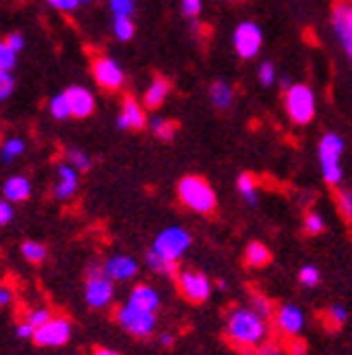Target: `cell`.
Listing matches in <instances>:
<instances>
[{"instance_id": "33", "label": "cell", "mask_w": 352, "mask_h": 355, "mask_svg": "<svg viewBox=\"0 0 352 355\" xmlns=\"http://www.w3.org/2000/svg\"><path fill=\"white\" fill-rule=\"evenodd\" d=\"M298 282H301L303 286H307V288L318 286V284H320V271L315 269V266L307 264V266H303L301 271H298Z\"/></svg>"}, {"instance_id": "24", "label": "cell", "mask_w": 352, "mask_h": 355, "mask_svg": "<svg viewBox=\"0 0 352 355\" xmlns=\"http://www.w3.org/2000/svg\"><path fill=\"white\" fill-rule=\"evenodd\" d=\"M26 152V141L22 137H9L3 148H0V158H3V163H13L15 158H20L22 154Z\"/></svg>"}, {"instance_id": "9", "label": "cell", "mask_w": 352, "mask_h": 355, "mask_svg": "<svg viewBox=\"0 0 352 355\" xmlns=\"http://www.w3.org/2000/svg\"><path fill=\"white\" fill-rule=\"evenodd\" d=\"M91 72L95 83L106 89V92H117V89L123 87V80H126V74H123L121 65L113 59V57H95L91 63Z\"/></svg>"}, {"instance_id": "5", "label": "cell", "mask_w": 352, "mask_h": 355, "mask_svg": "<svg viewBox=\"0 0 352 355\" xmlns=\"http://www.w3.org/2000/svg\"><path fill=\"white\" fill-rule=\"evenodd\" d=\"M190 243H192V236L188 230H184L180 225H171L156 236L151 250L171 262H178L188 252Z\"/></svg>"}, {"instance_id": "11", "label": "cell", "mask_w": 352, "mask_h": 355, "mask_svg": "<svg viewBox=\"0 0 352 355\" xmlns=\"http://www.w3.org/2000/svg\"><path fill=\"white\" fill-rule=\"evenodd\" d=\"M175 279H178L180 293L190 304H203V301H207L210 293H212V284L199 271H180Z\"/></svg>"}, {"instance_id": "22", "label": "cell", "mask_w": 352, "mask_h": 355, "mask_svg": "<svg viewBox=\"0 0 352 355\" xmlns=\"http://www.w3.org/2000/svg\"><path fill=\"white\" fill-rule=\"evenodd\" d=\"M270 250L263 243L259 241H253L246 245V252H244V260L249 266H255V269H259V266H266L270 262Z\"/></svg>"}, {"instance_id": "25", "label": "cell", "mask_w": 352, "mask_h": 355, "mask_svg": "<svg viewBox=\"0 0 352 355\" xmlns=\"http://www.w3.org/2000/svg\"><path fill=\"white\" fill-rule=\"evenodd\" d=\"M149 130L163 141H171L175 137V132H178V123L171 121V119H165V117H154L147 121Z\"/></svg>"}, {"instance_id": "40", "label": "cell", "mask_w": 352, "mask_h": 355, "mask_svg": "<svg viewBox=\"0 0 352 355\" xmlns=\"http://www.w3.org/2000/svg\"><path fill=\"white\" fill-rule=\"evenodd\" d=\"M13 89H15V78L11 72H5V69H0V102L11 98L13 94Z\"/></svg>"}, {"instance_id": "44", "label": "cell", "mask_w": 352, "mask_h": 355, "mask_svg": "<svg viewBox=\"0 0 352 355\" xmlns=\"http://www.w3.org/2000/svg\"><path fill=\"white\" fill-rule=\"evenodd\" d=\"M17 55H20V52L24 50V46H26V42H24V35L22 33H11V35H7V40H5Z\"/></svg>"}, {"instance_id": "27", "label": "cell", "mask_w": 352, "mask_h": 355, "mask_svg": "<svg viewBox=\"0 0 352 355\" xmlns=\"http://www.w3.org/2000/svg\"><path fill=\"white\" fill-rule=\"evenodd\" d=\"M65 158H67V163L72 165L78 173L91 169V158H89V154L82 152V150H78V148H69V150H65Z\"/></svg>"}, {"instance_id": "30", "label": "cell", "mask_w": 352, "mask_h": 355, "mask_svg": "<svg viewBox=\"0 0 352 355\" xmlns=\"http://www.w3.org/2000/svg\"><path fill=\"white\" fill-rule=\"evenodd\" d=\"M113 33L119 42H130L134 37V22L130 20V17H115Z\"/></svg>"}, {"instance_id": "38", "label": "cell", "mask_w": 352, "mask_h": 355, "mask_svg": "<svg viewBox=\"0 0 352 355\" xmlns=\"http://www.w3.org/2000/svg\"><path fill=\"white\" fill-rule=\"evenodd\" d=\"M50 318H52V312H50L48 308H35V310H30V312L26 314V323L37 329V327H41L44 323H48Z\"/></svg>"}, {"instance_id": "26", "label": "cell", "mask_w": 352, "mask_h": 355, "mask_svg": "<svg viewBox=\"0 0 352 355\" xmlns=\"http://www.w3.org/2000/svg\"><path fill=\"white\" fill-rule=\"evenodd\" d=\"M48 111H50L52 117L59 119V121H63V119H67V117H72V109H69V102H67L65 92L50 98V102H48Z\"/></svg>"}, {"instance_id": "23", "label": "cell", "mask_w": 352, "mask_h": 355, "mask_svg": "<svg viewBox=\"0 0 352 355\" xmlns=\"http://www.w3.org/2000/svg\"><path fill=\"white\" fill-rule=\"evenodd\" d=\"M210 100H212V104L216 106V109H227V106H230L232 100H234L232 87L227 85L225 80L212 83V87H210Z\"/></svg>"}, {"instance_id": "6", "label": "cell", "mask_w": 352, "mask_h": 355, "mask_svg": "<svg viewBox=\"0 0 352 355\" xmlns=\"http://www.w3.org/2000/svg\"><path fill=\"white\" fill-rule=\"evenodd\" d=\"M117 323L136 338H147L156 329V312L140 310L132 304H123L115 312Z\"/></svg>"}, {"instance_id": "49", "label": "cell", "mask_w": 352, "mask_h": 355, "mask_svg": "<svg viewBox=\"0 0 352 355\" xmlns=\"http://www.w3.org/2000/svg\"><path fill=\"white\" fill-rule=\"evenodd\" d=\"M342 9H344V17H346V24L352 33V5L346 3V0H342Z\"/></svg>"}, {"instance_id": "36", "label": "cell", "mask_w": 352, "mask_h": 355, "mask_svg": "<svg viewBox=\"0 0 352 355\" xmlns=\"http://www.w3.org/2000/svg\"><path fill=\"white\" fill-rule=\"evenodd\" d=\"M305 232L311 234V236L324 232V219H322V215H318V212H307V215H305Z\"/></svg>"}, {"instance_id": "51", "label": "cell", "mask_w": 352, "mask_h": 355, "mask_svg": "<svg viewBox=\"0 0 352 355\" xmlns=\"http://www.w3.org/2000/svg\"><path fill=\"white\" fill-rule=\"evenodd\" d=\"M91 355H121V353H117V351H113V349H104V347H100V349H95Z\"/></svg>"}, {"instance_id": "47", "label": "cell", "mask_w": 352, "mask_h": 355, "mask_svg": "<svg viewBox=\"0 0 352 355\" xmlns=\"http://www.w3.org/2000/svg\"><path fill=\"white\" fill-rule=\"evenodd\" d=\"M305 343L298 338V336H294V338L290 340V345H288V351H290V355H303L305 353Z\"/></svg>"}, {"instance_id": "53", "label": "cell", "mask_w": 352, "mask_h": 355, "mask_svg": "<svg viewBox=\"0 0 352 355\" xmlns=\"http://www.w3.org/2000/svg\"><path fill=\"white\" fill-rule=\"evenodd\" d=\"M216 286H219V291H225V288H227V282H225V279H219V282H216Z\"/></svg>"}, {"instance_id": "43", "label": "cell", "mask_w": 352, "mask_h": 355, "mask_svg": "<svg viewBox=\"0 0 352 355\" xmlns=\"http://www.w3.org/2000/svg\"><path fill=\"white\" fill-rule=\"evenodd\" d=\"M182 13L186 17H197L201 13V0H182Z\"/></svg>"}, {"instance_id": "28", "label": "cell", "mask_w": 352, "mask_h": 355, "mask_svg": "<svg viewBox=\"0 0 352 355\" xmlns=\"http://www.w3.org/2000/svg\"><path fill=\"white\" fill-rule=\"evenodd\" d=\"M238 191L246 200V204H257V184L251 173H242L238 178Z\"/></svg>"}, {"instance_id": "52", "label": "cell", "mask_w": 352, "mask_h": 355, "mask_svg": "<svg viewBox=\"0 0 352 355\" xmlns=\"http://www.w3.org/2000/svg\"><path fill=\"white\" fill-rule=\"evenodd\" d=\"M281 87H284V92H288V89L292 87V80L284 76V78H281Z\"/></svg>"}, {"instance_id": "48", "label": "cell", "mask_w": 352, "mask_h": 355, "mask_svg": "<svg viewBox=\"0 0 352 355\" xmlns=\"http://www.w3.org/2000/svg\"><path fill=\"white\" fill-rule=\"evenodd\" d=\"M255 355H281V351H279L277 345L268 343V345H259V349H257Z\"/></svg>"}, {"instance_id": "31", "label": "cell", "mask_w": 352, "mask_h": 355, "mask_svg": "<svg viewBox=\"0 0 352 355\" xmlns=\"http://www.w3.org/2000/svg\"><path fill=\"white\" fill-rule=\"evenodd\" d=\"M17 63V52L7 44V42H0V69L5 72H11Z\"/></svg>"}, {"instance_id": "3", "label": "cell", "mask_w": 352, "mask_h": 355, "mask_svg": "<svg viewBox=\"0 0 352 355\" xmlns=\"http://www.w3.org/2000/svg\"><path fill=\"white\" fill-rule=\"evenodd\" d=\"M115 297V282L104 271V262H91L86 266L84 279V301L93 310H102L111 306Z\"/></svg>"}, {"instance_id": "15", "label": "cell", "mask_w": 352, "mask_h": 355, "mask_svg": "<svg viewBox=\"0 0 352 355\" xmlns=\"http://www.w3.org/2000/svg\"><path fill=\"white\" fill-rule=\"evenodd\" d=\"M104 271L113 282H128L138 273V262L126 254H115L104 260Z\"/></svg>"}, {"instance_id": "37", "label": "cell", "mask_w": 352, "mask_h": 355, "mask_svg": "<svg viewBox=\"0 0 352 355\" xmlns=\"http://www.w3.org/2000/svg\"><path fill=\"white\" fill-rule=\"evenodd\" d=\"M337 208L346 221H352V191H337Z\"/></svg>"}, {"instance_id": "19", "label": "cell", "mask_w": 352, "mask_h": 355, "mask_svg": "<svg viewBox=\"0 0 352 355\" xmlns=\"http://www.w3.org/2000/svg\"><path fill=\"white\" fill-rule=\"evenodd\" d=\"M333 31H335L340 44L344 46L346 55H348V59H350V63H352V33H350V28H348V24H346L344 9H342V0H340V3L333 5Z\"/></svg>"}, {"instance_id": "7", "label": "cell", "mask_w": 352, "mask_h": 355, "mask_svg": "<svg viewBox=\"0 0 352 355\" xmlns=\"http://www.w3.org/2000/svg\"><path fill=\"white\" fill-rule=\"evenodd\" d=\"M286 111L292 117V121L301 123H309L315 115V98L313 92L307 85H292L286 92Z\"/></svg>"}, {"instance_id": "10", "label": "cell", "mask_w": 352, "mask_h": 355, "mask_svg": "<svg viewBox=\"0 0 352 355\" xmlns=\"http://www.w3.org/2000/svg\"><path fill=\"white\" fill-rule=\"evenodd\" d=\"M263 44L261 28L255 22H242L234 31V48L242 59H253L259 55Z\"/></svg>"}, {"instance_id": "12", "label": "cell", "mask_w": 352, "mask_h": 355, "mask_svg": "<svg viewBox=\"0 0 352 355\" xmlns=\"http://www.w3.org/2000/svg\"><path fill=\"white\" fill-rule=\"evenodd\" d=\"M275 323H277L281 334H286V336H290V338H294V336H298L305 327V314H303L301 308L294 306V304H284L275 312Z\"/></svg>"}, {"instance_id": "42", "label": "cell", "mask_w": 352, "mask_h": 355, "mask_svg": "<svg viewBox=\"0 0 352 355\" xmlns=\"http://www.w3.org/2000/svg\"><path fill=\"white\" fill-rule=\"evenodd\" d=\"M13 206H11V202H7V200H0V227H5V225H9L11 221H13Z\"/></svg>"}, {"instance_id": "13", "label": "cell", "mask_w": 352, "mask_h": 355, "mask_svg": "<svg viewBox=\"0 0 352 355\" xmlns=\"http://www.w3.org/2000/svg\"><path fill=\"white\" fill-rule=\"evenodd\" d=\"M76 191H78V171L67 161L59 163L57 182H55V189H52V195H55L59 202H69L76 195Z\"/></svg>"}, {"instance_id": "21", "label": "cell", "mask_w": 352, "mask_h": 355, "mask_svg": "<svg viewBox=\"0 0 352 355\" xmlns=\"http://www.w3.org/2000/svg\"><path fill=\"white\" fill-rule=\"evenodd\" d=\"M145 262H147V266L154 271V273H158V275H167V277H178V262H171V260H167V258H163L160 254H156L154 250H149L147 254H145Z\"/></svg>"}, {"instance_id": "39", "label": "cell", "mask_w": 352, "mask_h": 355, "mask_svg": "<svg viewBox=\"0 0 352 355\" xmlns=\"http://www.w3.org/2000/svg\"><path fill=\"white\" fill-rule=\"evenodd\" d=\"M346 318H348V310H346L344 306H340V304L331 306L328 312H326V321H328L333 327H342V325L346 323Z\"/></svg>"}, {"instance_id": "2", "label": "cell", "mask_w": 352, "mask_h": 355, "mask_svg": "<svg viewBox=\"0 0 352 355\" xmlns=\"http://www.w3.org/2000/svg\"><path fill=\"white\" fill-rule=\"evenodd\" d=\"M178 198L186 208L199 212V215H212L216 208V193L201 175L182 178L178 184Z\"/></svg>"}, {"instance_id": "20", "label": "cell", "mask_w": 352, "mask_h": 355, "mask_svg": "<svg viewBox=\"0 0 352 355\" xmlns=\"http://www.w3.org/2000/svg\"><path fill=\"white\" fill-rule=\"evenodd\" d=\"M171 92V85L167 78L163 76H156L151 80V85L145 89V96H143V104L147 106V109H158V106H163V102L167 100Z\"/></svg>"}, {"instance_id": "45", "label": "cell", "mask_w": 352, "mask_h": 355, "mask_svg": "<svg viewBox=\"0 0 352 355\" xmlns=\"http://www.w3.org/2000/svg\"><path fill=\"white\" fill-rule=\"evenodd\" d=\"M15 336H17V338H22V340H30L33 336H35V327H33V325H28L26 321H24V323H17V327H15Z\"/></svg>"}, {"instance_id": "16", "label": "cell", "mask_w": 352, "mask_h": 355, "mask_svg": "<svg viewBox=\"0 0 352 355\" xmlns=\"http://www.w3.org/2000/svg\"><path fill=\"white\" fill-rule=\"evenodd\" d=\"M117 126L121 130H140L147 126V117H145V111L143 106H140L134 98H126L123 100V106H121V113L117 117Z\"/></svg>"}, {"instance_id": "29", "label": "cell", "mask_w": 352, "mask_h": 355, "mask_svg": "<svg viewBox=\"0 0 352 355\" xmlns=\"http://www.w3.org/2000/svg\"><path fill=\"white\" fill-rule=\"evenodd\" d=\"M22 256L33 262V264H39L46 260L48 256V250H46V245L44 243H37V241H26L22 243Z\"/></svg>"}, {"instance_id": "17", "label": "cell", "mask_w": 352, "mask_h": 355, "mask_svg": "<svg viewBox=\"0 0 352 355\" xmlns=\"http://www.w3.org/2000/svg\"><path fill=\"white\" fill-rule=\"evenodd\" d=\"M33 193V184L26 175H11L3 184V198L7 202H26Z\"/></svg>"}, {"instance_id": "50", "label": "cell", "mask_w": 352, "mask_h": 355, "mask_svg": "<svg viewBox=\"0 0 352 355\" xmlns=\"http://www.w3.org/2000/svg\"><path fill=\"white\" fill-rule=\"evenodd\" d=\"M158 343H160L163 347H171L173 345V334H160V336H158Z\"/></svg>"}, {"instance_id": "35", "label": "cell", "mask_w": 352, "mask_h": 355, "mask_svg": "<svg viewBox=\"0 0 352 355\" xmlns=\"http://www.w3.org/2000/svg\"><path fill=\"white\" fill-rule=\"evenodd\" d=\"M251 310H255L261 318H270L272 316V304L268 301V297H263V295H253L251 297Z\"/></svg>"}, {"instance_id": "41", "label": "cell", "mask_w": 352, "mask_h": 355, "mask_svg": "<svg viewBox=\"0 0 352 355\" xmlns=\"http://www.w3.org/2000/svg\"><path fill=\"white\" fill-rule=\"evenodd\" d=\"M275 76H277V72H275V65L272 63H263L259 67V83L263 87H270L275 83Z\"/></svg>"}, {"instance_id": "4", "label": "cell", "mask_w": 352, "mask_h": 355, "mask_svg": "<svg viewBox=\"0 0 352 355\" xmlns=\"http://www.w3.org/2000/svg\"><path fill=\"white\" fill-rule=\"evenodd\" d=\"M342 154H344V139L333 132L324 135L318 146V156H320L324 180L333 187L340 184L342 180Z\"/></svg>"}, {"instance_id": "14", "label": "cell", "mask_w": 352, "mask_h": 355, "mask_svg": "<svg viewBox=\"0 0 352 355\" xmlns=\"http://www.w3.org/2000/svg\"><path fill=\"white\" fill-rule=\"evenodd\" d=\"M65 96L69 102V109H72V117L84 119L95 111V98L89 89H84L80 85H72L65 89Z\"/></svg>"}, {"instance_id": "18", "label": "cell", "mask_w": 352, "mask_h": 355, "mask_svg": "<svg viewBox=\"0 0 352 355\" xmlns=\"http://www.w3.org/2000/svg\"><path fill=\"white\" fill-rule=\"evenodd\" d=\"M128 304H132L140 310L156 312L158 306H160V295H158L151 286H147V284H138V286L132 288Z\"/></svg>"}, {"instance_id": "46", "label": "cell", "mask_w": 352, "mask_h": 355, "mask_svg": "<svg viewBox=\"0 0 352 355\" xmlns=\"http://www.w3.org/2000/svg\"><path fill=\"white\" fill-rule=\"evenodd\" d=\"M13 291L9 288V286H3L0 284V308H7V306H11L13 304Z\"/></svg>"}, {"instance_id": "34", "label": "cell", "mask_w": 352, "mask_h": 355, "mask_svg": "<svg viewBox=\"0 0 352 355\" xmlns=\"http://www.w3.org/2000/svg\"><path fill=\"white\" fill-rule=\"evenodd\" d=\"M109 7L115 17H132L134 13V0H109Z\"/></svg>"}, {"instance_id": "32", "label": "cell", "mask_w": 352, "mask_h": 355, "mask_svg": "<svg viewBox=\"0 0 352 355\" xmlns=\"http://www.w3.org/2000/svg\"><path fill=\"white\" fill-rule=\"evenodd\" d=\"M46 3H48L52 9H57V11H63V13H72V11H76L78 7H86V5H91L93 0H46Z\"/></svg>"}, {"instance_id": "8", "label": "cell", "mask_w": 352, "mask_h": 355, "mask_svg": "<svg viewBox=\"0 0 352 355\" xmlns=\"http://www.w3.org/2000/svg\"><path fill=\"white\" fill-rule=\"evenodd\" d=\"M72 338V323L63 316H52L48 323L35 329L33 340L39 347H63Z\"/></svg>"}, {"instance_id": "1", "label": "cell", "mask_w": 352, "mask_h": 355, "mask_svg": "<svg viewBox=\"0 0 352 355\" xmlns=\"http://www.w3.org/2000/svg\"><path fill=\"white\" fill-rule=\"evenodd\" d=\"M266 318H261L251 308H236L227 316V338L240 349L259 347L266 338Z\"/></svg>"}]
</instances>
